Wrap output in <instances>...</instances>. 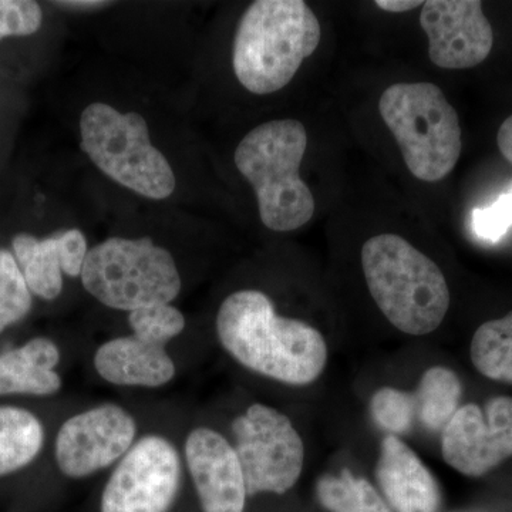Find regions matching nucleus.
<instances>
[{"label":"nucleus","instance_id":"1","mask_svg":"<svg viewBox=\"0 0 512 512\" xmlns=\"http://www.w3.org/2000/svg\"><path fill=\"white\" fill-rule=\"evenodd\" d=\"M217 333L242 366L292 386L315 382L328 363L322 333L302 320L276 315L271 299L259 291L229 295L218 311Z\"/></svg>","mask_w":512,"mask_h":512},{"label":"nucleus","instance_id":"2","mask_svg":"<svg viewBox=\"0 0 512 512\" xmlns=\"http://www.w3.org/2000/svg\"><path fill=\"white\" fill-rule=\"evenodd\" d=\"M320 37L319 20L303 0H258L235 33V76L251 93L279 92L318 49Z\"/></svg>","mask_w":512,"mask_h":512},{"label":"nucleus","instance_id":"3","mask_svg":"<svg viewBox=\"0 0 512 512\" xmlns=\"http://www.w3.org/2000/svg\"><path fill=\"white\" fill-rule=\"evenodd\" d=\"M367 288L387 320L407 335L434 332L450 308L439 265L396 234L367 239L362 248Z\"/></svg>","mask_w":512,"mask_h":512},{"label":"nucleus","instance_id":"4","mask_svg":"<svg viewBox=\"0 0 512 512\" xmlns=\"http://www.w3.org/2000/svg\"><path fill=\"white\" fill-rule=\"evenodd\" d=\"M306 148L305 126L284 119L255 127L235 151V165L254 188L259 217L271 231H296L315 215V197L299 174Z\"/></svg>","mask_w":512,"mask_h":512},{"label":"nucleus","instance_id":"5","mask_svg":"<svg viewBox=\"0 0 512 512\" xmlns=\"http://www.w3.org/2000/svg\"><path fill=\"white\" fill-rule=\"evenodd\" d=\"M379 111L414 177L437 183L456 168L463 133L456 109L439 86L393 84L380 97Z\"/></svg>","mask_w":512,"mask_h":512},{"label":"nucleus","instance_id":"6","mask_svg":"<svg viewBox=\"0 0 512 512\" xmlns=\"http://www.w3.org/2000/svg\"><path fill=\"white\" fill-rule=\"evenodd\" d=\"M80 136L84 153L111 180L151 200L173 194L177 185L173 168L151 143L141 114L90 104L80 117Z\"/></svg>","mask_w":512,"mask_h":512},{"label":"nucleus","instance_id":"7","mask_svg":"<svg viewBox=\"0 0 512 512\" xmlns=\"http://www.w3.org/2000/svg\"><path fill=\"white\" fill-rule=\"evenodd\" d=\"M80 276L97 301L127 312L173 302L183 285L173 255L150 238L106 239L87 252Z\"/></svg>","mask_w":512,"mask_h":512},{"label":"nucleus","instance_id":"8","mask_svg":"<svg viewBox=\"0 0 512 512\" xmlns=\"http://www.w3.org/2000/svg\"><path fill=\"white\" fill-rule=\"evenodd\" d=\"M232 434L248 497L285 494L298 483L305 446L285 414L265 404H252L234 420Z\"/></svg>","mask_w":512,"mask_h":512},{"label":"nucleus","instance_id":"9","mask_svg":"<svg viewBox=\"0 0 512 512\" xmlns=\"http://www.w3.org/2000/svg\"><path fill=\"white\" fill-rule=\"evenodd\" d=\"M177 448L160 436L137 441L111 474L101 512H167L181 485Z\"/></svg>","mask_w":512,"mask_h":512},{"label":"nucleus","instance_id":"10","mask_svg":"<svg viewBox=\"0 0 512 512\" xmlns=\"http://www.w3.org/2000/svg\"><path fill=\"white\" fill-rule=\"evenodd\" d=\"M444 461L467 477H481L512 457V397L488 400L484 410L458 407L441 437Z\"/></svg>","mask_w":512,"mask_h":512},{"label":"nucleus","instance_id":"11","mask_svg":"<svg viewBox=\"0 0 512 512\" xmlns=\"http://www.w3.org/2000/svg\"><path fill=\"white\" fill-rule=\"evenodd\" d=\"M137 424L117 404H103L64 421L56 437V463L64 476L84 478L126 456Z\"/></svg>","mask_w":512,"mask_h":512},{"label":"nucleus","instance_id":"12","mask_svg":"<svg viewBox=\"0 0 512 512\" xmlns=\"http://www.w3.org/2000/svg\"><path fill=\"white\" fill-rule=\"evenodd\" d=\"M420 25L429 37L431 63L441 69H471L493 50V28L478 0L424 2Z\"/></svg>","mask_w":512,"mask_h":512},{"label":"nucleus","instance_id":"13","mask_svg":"<svg viewBox=\"0 0 512 512\" xmlns=\"http://www.w3.org/2000/svg\"><path fill=\"white\" fill-rule=\"evenodd\" d=\"M185 461L202 511L244 512L247 487L237 451L218 431L200 427L185 441Z\"/></svg>","mask_w":512,"mask_h":512},{"label":"nucleus","instance_id":"14","mask_svg":"<svg viewBox=\"0 0 512 512\" xmlns=\"http://www.w3.org/2000/svg\"><path fill=\"white\" fill-rule=\"evenodd\" d=\"M13 251L30 291L53 301L63 289V275H82L87 255V241L79 229H70L39 241L32 235L19 234L13 239Z\"/></svg>","mask_w":512,"mask_h":512},{"label":"nucleus","instance_id":"15","mask_svg":"<svg viewBox=\"0 0 512 512\" xmlns=\"http://www.w3.org/2000/svg\"><path fill=\"white\" fill-rule=\"evenodd\" d=\"M376 478L380 490L396 512H437L441 507L439 483L419 456L389 434L380 446Z\"/></svg>","mask_w":512,"mask_h":512},{"label":"nucleus","instance_id":"16","mask_svg":"<svg viewBox=\"0 0 512 512\" xmlns=\"http://www.w3.org/2000/svg\"><path fill=\"white\" fill-rule=\"evenodd\" d=\"M94 367L106 382L119 386L160 387L175 376L167 350L134 335L101 345L94 356Z\"/></svg>","mask_w":512,"mask_h":512},{"label":"nucleus","instance_id":"17","mask_svg":"<svg viewBox=\"0 0 512 512\" xmlns=\"http://www.w3.org/2000/svg\"><path fill=\"white\" fill-rule=\"evenodd\" d=\"M60 350L53 340L35 338L20 348L0 353V396H52L62 389L57 375Z\"/></svg>","mask_w":512,"mask_h":512},{"label":"nucleus","instance_id":"18","mask_svg":"<svg viewBox=\"0 0 512 512\" xmlns=\"http://www.w3.org/2000/svg\"><path fill=\"white\" fill-rule=\"evenodd\" d=\"M45 441V430L35 414L18 407H0V477L29 466Z\"/></svg>","mask_w":512,"mask_h":512},{"label":"nucleus","instance_id":"19","mask_svg":"<svg viewBox=\"0 0 512 512\" xmlns=\"http://www.w3.org/2000/svg\"><path fill=\"white\" fill-rule=\"evenodd\" d=\"M413 396L417 420L424 429L440 431L460 407L463 386L453 370L436 366L424 373Z\"/></svg>","mask_w":512,"mask_h":512},{"label":"nucleus","instance_id":"20","mask_svg":"<svg viewBox=\"0 0 512 512\" xmlns=\"http://www.w3.org/2000/svg\"><path fill=\"white\" fill-rule=\"evenodd\" d=\"M470 356L481 375L512 384V312L504 318L488 320L476 330Z\"/></svg>","mask_w":512,"mask_h":512},{"label":"nucleus","instance_id":"21","mask_svg":"<svg viewBox=\"0 0 512 512\" xmlns=\"http://www.w3.org/2000/svg\"><path fill=\"white\" fill-rule=\"evenodd\" d=\"M319 503L330 512H392L376 488L349 470L323 476L316 485Z\"/></svg>","mask_w":512,"mask_h":512},{"label":"nucleus","instance_id":"22","mask_svg":"<svg viewBox=\"0 0 512 512\" xmlns=\"http://www.w3.org/2000/svg\"><path fill=\"white\" fill-rule=\"evenodd\" d=\"M32 302V291L15 256L0 249V333L25 318Z\"/></svg>","mask_w":512,"mask_h":512},{"label":"nucleus","instance_id":"23","mask_svg":"<svg viewBox=\"0 0 512 512\" xmlns=\"http://www.w3.org/2000/svg\"><path fill=\"white\" fill-rule=\"evenodd\" d=\"M128 323L136 338L161 348H165V345L177 338L185 328L183 313L170 303L136 309L130 312Z\"/></svg>","mask_w":512,"mask_h":512},{"label":"nucleus","instance_id":"24","mask_svg":"<svg viewBox=\"0 0 512 512\" xmlns=\"http://www.w3.org/2000/svg\"><path fill=\"white\" fill-rule=\"evenodd\" d=\"M370 412L377 426L393 436L412 430L414 421L417 420L413 393L393 387H383L373 394Z\"/></svg>","mask_w":512,"mask_h":512},{"label":"nucleus","instance_id":"25","mask_svg":"<svg viewBox=\"0 0 512 512\" xmlns=\"http://www.w3.org/2000/svg\"><path fill=\"white\" fill-rule=\"evenodd\" d=\"M43 13L33 0H0V40L30 36L42 26Z\"/></svg>","mask_w":512,"mask_h":512},{"label":"nucleus","instance_id":"26","mask_svg":"<svg viewBox=\"0 0 512 512\" xmlns=\"http://www.w3.org/2000/svg\"><path fill=\"white\" fill-rule=\"evenodd\" d=\"M512 225V190L491 207L473 212V229L478 237L498 241Z\"/></svg>","mask_w":512,"mask_h":512},{"label":"nucleus","instance_id":"27","mask_svg":"<svg viewBox=\"0 0 512 512\" xmlns=\"http://www.w3.org/2000/svg\"><path fill=\"white\" fill-rule=\"evenodd\" d=\"M497 144L505 160L512 164V114L501 124L497 134Z\"/></svg>","mask_w":512,"mask_h":512},{"label":"nucleus","instance_id":"28","mask_svg":"<svg viewBox=\"0 0 512 512\" xmlns=\"http://www.w3.org/2000/svg\"><path fill=\"white\" fill-rule=\"evenodd\" d=\"M423 3L420 0H416V2H413V0H377L376 6L379 9L386 10V12L404 13L420 8Z\"/></svg>","mask_w":512,"mask_h":512},{"label":"nucleus","instance_id":"29","mask_svg":"<svg viewBox=\"0 0 512 512\" xmlns=\"http://www.w3.org/2000/svg\"><path fill=\"white\" fill-rule=\"evenodd\" d=\"M57 5L69 6V8H96V6L107 5V2L99 0H86V2H57Z\"/></svg>","mask_w":512,"mask_h":512}]
</instances>
